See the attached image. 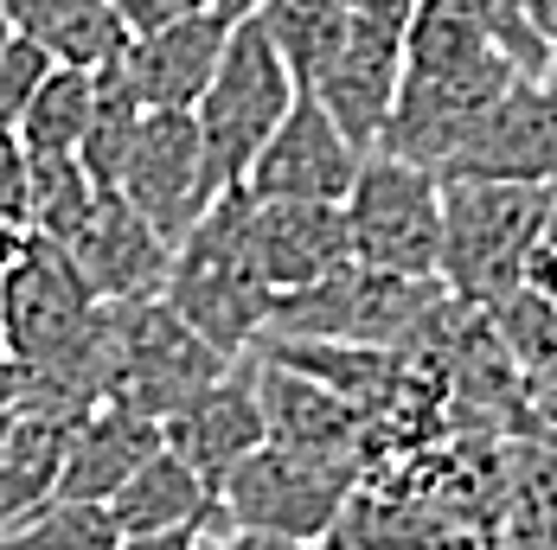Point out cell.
<instances>
[{"label":"cell","mask_w":557,"mask_h":550,"mask_svg":"<svg viewBox=\"0 0 557 550\" xmlns=\"http://www.w3.org/2000/svg\"><path fill=\"white\" fill-rule=\"evenodd\" d=\"M115 532L122 538H141V532H180V525H206L219 512V493L173 454V448H154L122 487L110 493Z\"/></svg>","instance_id":"cell-20"},{"label":"cell","mask_w":557,"mask_h":550,"mask_svg":"<svg viewBox=\"0 0 557 550\" xmlns=\"http://www.w3.org/2000/svg\"><path fill=\"white\" fill-rule=\"evenodd\" d=\"M7 33H13V26H7V13H0V39H7Z\"/></svg>","instance_id":"cell-40"},{"label":"cell","mask_w":557,"mask_h":550,"mask_svg":"<svg viewBox=\"0 0 557 550\" xmlns=\"http://www.w3.org/2000/svg\"><path fill=\"white\" fill-rule=\"evenodd\" d=\"M231 26H237L231 13L199 7V13H186V20H173V26L135 33V39L122 46V71H128L135 97H141L148 110H193V103L206 97L212 71H219Z\"/></svg>","instance_id":"cell-15"},{"label":"cell","mask_w":557,"mask_h":550,"mask_svg":"<svg viewBox=\"0 0 557 550\" xmlns=\"http://www.w3.org/2000/svg\"><path fill=\"white\" fill-rule=\"evenodd\" d=\"M26 237H33V230H26L20 218H0V270H7V263L26 250Z\"/></svg>","instance_id":"cell-35"},{"label":"cell","mask_w":557,"mask_h":550,"mask_svg":"<svg viewBox=\"0 0 557 550\" xmlns=\"http://www.w3.org/2000/svg\"><path fill=\"white\" fill-rule=\"evenodd\" d=\"M58 250L97 288V301H154L173 270V237H161L115 186H97L84 224Z\"/></svg>","instance_id":"cell-12"},{"label":"cell","mask_w":557,"mask_h":550,"mask_svg":"<svg viewBox=\"0 0 557 550\" xmlns=\"http://www.w3.org/2000/svg\"><path fill=\"white\" fill-rule=\"evenodd\" d=\"M359 161H366V148L327 115V103L314 90H295L288 115L257 148V161L244 166L237 186L250 199H327V205H346V192L359 179Z\"/></svg>","instance_id":"cell-10"},{"label":"cell","mask_w":557,"mask_h":550,"mask_svg":"<svg viewBox=\"0 0 557 550\" xmlns=\"http://www.w3.org/2000/svg\"><path fill=\"white\" fill-rule=\"evenodd\" d=\"M161 301L199 339H212L224 359H244L263 339L276 288L263 282L257 243H250V192L244 186H224L212 199V212L173 243V270Z\"/></svg>","instance_id":"cell-2"},{"label":"cell","mask_w":557,"mask_h":550,"mask_svg":"<svg viewBox=\"0 0 557 550\" xmlns=\"http://www.w3.org/2000/svg\"><path fill=\"white\" fill-rule=\"evenodd\" d=\"M122 532H115L110 499H64L52 493L46 505H33L26 518L0 525V550H115Z\"/></svg>","instance_id":"cell-24"},{"label":"cell","mask_w":557,"mask_h":550,"mask_svg":"<svg viewBox=\"0 0 557 550\" xmlns=\"http://www.w3.org/2000/svg\"><path fill=\"white\" fill-rule=\"evenodd\" d=\"M0 13H7L13 33L39 39L58 64L103 71L128 46V26H122L115 0H0Z\"/></svg>","instance_id":"cell-21"},{"label":"cell","mask_w":557,"mask_h":550,"mask_svg":"<svg viewBox=\"0 0 557 550\" xmlns=\"http://www.w3.org/2000/svg\"><path fill=\"white\" fill-rule=\"evenodd\" d=\"M33 173H26V148L13 128H0V218H20L33 230Z\"/></svg>","instance_id":"cell-29"},{"label":"cell","mask_w":557,"mask_h":550,"mask_svg":"<svg viewBox=\"0 0 557 550\" xmlns=\"http://www.w3.org/2000/svg\"><path fill=\"white\" fill-rule=\"evenodd\" d=\"M443 295H448L443 275H391V270H366V263H339L334 275L276 295L263 333H282V339L404 346Z\"/></svg>","instance_id":"cell-6"},{"label":"cell","mask_w":557,"mask_h":550,"mask_svg":"<svg viewBox=\"0 0 557 550\" xmlns=\"http://www.w3.org/2000/svg\"><path fill=\"white\" fill-rule=\"evenodd\" d=\"M141 115H148V103L135 97L122 58H110V64L97 71V110H90V135H84V166H90L97 186H110L115 179V166H122V154H128Z\"/></svg>","instance_id":"cell-25"},{"label":"cell","mask_w":557,"mask_h":550,"mask_svg":"<svg viewBox=\"0 0 557 550\" xmlns=\"http://www.w3.org/2000/svg\"><path fill=\"white\" fill-rule=\"evenodd\" d=\"M90 110H97V71L84 64H52V77L39 84V97L13 122L26 154H77L84 161V135H90Z\"/></svg>","instance_id":"cell-23"},{"label":"cell","mask_w":557,"mask_h":550,"mask_svg":"<svg viewBox=\"0 0 557 550\" xmlns=\"http://www.w3.org/2000/svg\"><path fill=\"white\" fill-rule=\"evenodd\" d=\"M110 186L161 237H173V243L206 218L212 199L224 192L212 161H206V135H199L193 110H148L141 115V128H135V141H128V154H122Z\"/></svg>","instance_id":"cell-9"},{"label":"cell","mask_w":557,"mask_h":550,"mask_svg":"<svg viewBox=\"0 0 557 550\" xmlns=\"http://www.w3.org/2000/svg\"><path fill=\"white\" fill-rule=\"evenodd\" d=\"M410 13H417V0H352V20L391 26V33H410Z\"/></svg>","instance_id":"cell-32"},{"label":"cell","mask_w":557,"mask_h":550,"mask_svg":"<svg viewBox=\"0 0 557 550\" xmlns=\"http://www.w3.org/2000/svg\"><path fill=\"white\" fill-rule=\"evenodd\" d=\"M557 186H519V179H468L443 173V282L474 301L494 308L525 282V257L539 230L552 218Z\"/></svg>","instance_id":"cell-3"},{"label":"cell","mask_w":557,"mask_h":550,"mask_svg":"<svg viewBox=\"0 0 557 550\" xmlns=\"http://www.w3.org/2000/svg\"><path fill=\"white\" fill-rule=\"evenodd\" d=\"M250 243L276 295L308 288L334 275L339 263H352L346 205H327V199H250Z\"/></svg>","instance_id":"cell-16"},{"label":"cell","mask_w":557,"mask_h":550,"mask_svg":"<svg viewBox=\"0 0 557 550\" xmlns=\"http://www.w3.org/2000/svg\"><path fill=\"white\" fill-rule=\"evenodd\" d=\"M443 173L468 179H519V186H557V90L545 77H512L487 115L461 135Z\"/></svg>","instance_id":"cell-11"},{"label":"cell","mask_w":557,"mask_h":550,"mask_svg":"<svg viewBox=\"0 0 557 550\" xmlns=\"http://www.w3.org/2000/svg\"><path fill=\"white\" fill-rule=\"evenodd\" d=\"M224 359L212 339L186 327L168 301H103V333H97V390L148 410L168 423L173 410L219 378Z\"/></svg>","instance_id":"cell-4"},{"label":"cell","mask_w":557,"mask_h":550,"mask_svg":"<svg viewBox=\"0 0 557 550\" xmlns=\"http://www.w3.org/2000/svg\"><path fill=\"white\" fill-rule=\"evenodd\" d=\"M161 436L168 448L219 493L224 474L257 448V441L270 436L263 429V385H257V352H244V359H231L219 378L206 390H193L180 410H173L168 423H161Z\"/></svg>","instance_id":"cell-13"},{"label":"cell","mask_w":557,"mask_h":550,"mask_svg":"<svg viewBox=\"0 0 557 550\" xmlns=\"http://www.w3.org/2000/svg\"><path fill=\"white\" fill-rule=\"evenodd\" d=\"M193 550H327V545H301V538H276V532H250V525H231L224 512H212L199 525V545Z\"/></svg>","instance_id":"cell-30"},{"label":"cell","mask_w":557,"mask_h":550,"mask_svg":"<svg viewBox=\"0 0 557 550\" xmlns=\"http://www.w3.org/2000/svg\"><path fill=\"white\" fill-rule=\"evenodd\" d=\"M366 474L327 461V454H308V448H288V441H257L219 487V512L231 525H250V532H276V538H301V545H327V532L339 525L346 499Z\"/></svg>","instance_id":"cell-7"},{"label":"cell","mask_w":557,"mask_h":550,"mask_svg":"<svg viewBox=\"0 0 557 550\" xmlns=\"http://www.w3.org/2000/svg\"><path fill=\"white\" fill-rule=\"evenodd\" d=\"M545 84L557 90V39H552V52H545Z\"/></svg>","instance_id":"cell-39"},{"label":"cell","mask_w":557,"mask_h":550,"mask_svg":"<svg viewBox=\"0 0 557 550\" xmlns=\"http://www.w3.org/2000/svg\"><path fill=\"white\" fill-rule=\"evenodd\" d=\"M519 13L532 20V33H539L545 46L557 39V0H519Z\"/></svg>","instance_id":"cell-34"},{"label":"cell","mask_w":557,"mask_h":550,"mask_svg":"<svg viewBox=\"0 0 557 550\" xmlns=\"http://www.w3.org/2000/svg\"><path fill=\"white\" fill-rule=\"evenodd\" d=\"M154 448H168L161 436V416H148V410H128V403H115L103 397L97 410H84L77 416V429L64 441V474H58V493L64 499H110Z\"/></svg>","instance_id":"cell-18"},{"label":"cell","mask_w":557,"mask_h":550,"mask_svg":"<svg viewBox=\"0 0 557 550\" xmlns=\"http://www.w3.org/2000/svg\"><path fill=\"white\" fill-rule=\"evenodd\" d=\"M20 385H26V378H20V365L0 352V403H13V397H20Z\"/></svg>","instance_id":"cell-36"},{"label":"cell","mask_w":557,"mask_h":550,"mask_svg":"<svg viewBox=\"0 0 557 550\" xmlns=\"http://www.w3.org/2000/svg\"><path fill=\"white\" fill-rule=\"evenodd\" d=\"M461 7H468V13L494 33V46H500V52L512 58L525 77H545V52H552V46L532 33V20L519 13V0H461Z\"/></svg>","instance_id":"cell-28"},{"label":"cell","mask_w":557,"mask_h":550,"mask_svg":"<svg viewBox=\"0 0 557 550\" xmlns=\"http://www.w3.org/2000/svg\"><path fill=\"white\" fill-rule=\"evenodd\" d=\"M199 7H212V0H115L128 39H135V33H154V26H173V20H186V13H199Z\"/></svg>","instance_id":"cell-31"},{"label":"cell","mask_w":557,"mask_h":550,"mask_svg":"<svg viewBox=\"0 0 557 550\" xmlns=\"http://www.w3.org/2000/svg\"><path fill=\"white\" fill-rule=\"evenodd\" d=\"M346 237L352 263L391 275L443 270V173L410 154L372 148L346 192Z\"/></svg>","instance_id":"cell-5"},{"label":"cell","mask_w":557,"mask_h":550,"mask_svg":"<svg viewBox=\"0 0 557 550\" xmlns=\"http://www.w3.org/2000/svg\"><path fill=\"white\" fill-rule=\"evenodd\" d=\"M397 84H404V33L352 20L346 46H339L334 64H327L308 90H314V97L327 103V115H334V122L359 141V148H366V154H372V148L385 141Z\"/></svg>","instance_id":"cell-17"},{"label":"cell","mask_w":557,"mask_h":550,"mask_svg":"<svg viewBox=\"0 0 557 550\" xmlns=\"http://www.w3.org/2000/svg\"><path fill=\"white\" fill-rule=\"evenodd\" d=\"M52 64L58 58L39 39H26V33H7L0 39V128H13L26 115V103L39 97V84L52 77Z\"/></svg>","instance_id":"cell-27"},{"label":"cell","mask_w":557,"mask_h":550,"mask_svg":"<svg viewBox=\"0 0 557 550\" xmlns=\"http://www.w3.org/2000/svg\"><path fill=\"white\" fill-rule=\"evenodd\" d=\"M532 403H539V416H552V423H557V372H552L539 390H532Z\"/></svg>","instance_id":"cell-37"},{"label":"cell","mask_w":557,"mask_h":550,"mask_svg":"<svg viewBox=\"0 0 557 550\" xmlns=\"http://www.w3.org/2000/svg\"><path fill=\"white\" fill-rule=\"evenodd\" d=\"M500 545L506 550H557V423L506 436Z\"/></svg>","instance_id":"cell-19"},{"label":"cell","mask_w":557,"mask_h":550,"mask_svg":"<svg viewBox=\"0 0 557 550\" xmlns=\"http://www.w3.org/2000/svg\"><path fill=\"white\" fill-rule=\"evenodd\" d=\"M26 173H33V237H52L64 243L84 212H90V199H97V179H90V166L77 161V154H26Z\"/></svg>","instance_id":"cell-26"},{"label":"cell","mask_w":557,"mask_h":550,"mask_svg":"<svg viewBox=\"0 0 557 550\" xmlns=\"http://www.w3.org/2000/svg\"><path fill=\"white\" fill-rule=\"evenodd\" d=\"M212 7H219V13H231V20H250V13H257V0H212Z\"/></svg>","instance_id":"cell-38"},{"label":"cell","mask_w":557,"mask_h":550,"mask_svg":"<svg viewBox=\"0 0 557 550\" xmlns=\"http://www.w3.org/2000/svg\"><path fill=\"white\" fill-rule=\"evenodd\" d=\"M295 77L282 52L270 46V33L257 20H237L231 39H224V58L206 84V97L193 103V122L206 135V161L219 173V186H237L244 166L257 161V148L276 135V122L295 103Z\"/></svg>","instance_id":"cell-8"},{"label":"cell","mask_w":557,"mask_h":550,"mask_svg":"<svg viewBox=\"0 0 557 550\" xmlns=\"http://www.w3.org/2000/svg\"><path fill=\"white\" fill-rule=\"evenodd\" d=\"M199 545V525H180V532H141V538H122L115 550H193Z\"/></svg>","instance_id":"cell-33"},{"label":"cell","mask_w":557,"mask_h":550,"mask_svg":"<svg viewBox=\"0 0 557 550\" xmlns=\"http://www.w3.org/2000/svg\"><path fill=\"white\" fill-rule=\"evenodd\" d=\"M512 77H525V71L494 46V33L461 0H417L410 33H404V84H397L379 148L443 173L461 135L487 115V103Z\"/></svg>","instance_id":"cell-1"},{"label":"cell","mask_w":557,"mask_h":550,"mask_svg":"<svg viewBox=\"0 0 557 550\" xmlns=\"http://www.w3.org/2000/svg\"><path fill=\"white\" fill-rule=\"evenodd\" d=\"M250 20L270 33V46L282 52L288 77L308 90L334 64L346 33H352V0H257Z\"/></svg>","instance_id":"cell-22"},{"label":"cell","mask_w":557,"mask_h":550,"mask_svg":"<svg viewBox=\"0 0 557 550\" xmlns=\"http://www.w3.org/2000/svg\"><path fill=\"white\" fill-rule=\"evenodd\" d=\"M257 352V346H250ZM257 385H263V429L270 441H288V448H308V454H327V461H346V467H372V423L352 397H339L334 385L282 365L270 352H257Z\"/></svg>","instance_id":"cell-14"}]
</instances>
